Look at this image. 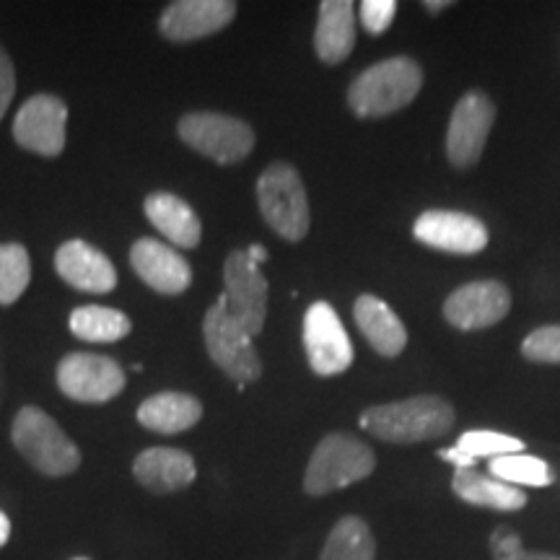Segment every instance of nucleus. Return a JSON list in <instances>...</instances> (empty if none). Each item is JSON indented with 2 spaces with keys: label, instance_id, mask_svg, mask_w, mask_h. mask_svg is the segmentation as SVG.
Returning a JSON list of instances; mask_svg holds the SVG:
<instances>
[{
  "label": "nucleus",
  "instance_id": "7ed1b4c3",
  "mask_svg": "<svg viewBox=\"0 0 560 560\" xmlns=\"http://www.w3.org/2000/svg\"><path fill=\"white\" fill-rule=\"evenodd\" d=\"M423 86V70L416 60L387 58L350 83L348 104L359 117H387L405 109Z\"/></svg>",
  "mask_w": 560,
  "mask_h": 560
},
{
  "label": "nucleus",
  "instance_id": "2eb2a0df",
  "mask_svg": "<svg viewBox=\"0 0 560 560\" xmlns=\"http://www.w3.org/2000/svg\"><path fill=\"white\" fill-rule=\"evenodd\" d=\"M130 268L153 291L179 296L190 289L192 268L177 249L159 240H138L130 247Z\"/></svg>",
  "mask_w": 560,
  "mask_h": 560
},
{
  "label": "nucleus",
  "instance_id": "72a5a7b5",
  "mask_svg": "<svg viewBox=\"0 0 560 560\" xmlns=\"http://www.w3.org/2000/svg\"><path fill=\"white\" fill-rule=\"evenodd\" d=\"M247 255H249V260L257 265V268H262V265L270 260V257H268V249H265L262 244H249V247H247Z\"/></svg>",
  "mask_w": 560,
  "mask_h": 560
},
{
  "label": "nucleus",
  "instance_id": "5701e85b",
  "mask_svg": "<svg viewBox=\"0 0 560 560\" xmlns=\"http://www.w3.org/2000/svg\"><path fill=\"white\" fill-rule=\"evenodd\" d=\"M454 495L472 506L493 509V511H520L527 506V493L506 482L490 478L470 467V470H454L452 480Z\"/></svg>",
  "mask_w": 560,
  "mask_h": 560
},
{
  "label": "nucleus",
  "instance_id": "aec40b11",
  "mask_svg": "<svg viewBox=\"0 0 560 560\" xmlns=\"http://www.w3.org/2000/svg\"><path fill=\"white\" fill-rule=\"evenodd\" d=\"M353 317L361 335L369 340V346L384 355V359H395L408 346V330H405L400 317L382 299L363 293L355 301Z\"/></svg>",
  "mask_w": 560,
  "mask_h": 560
},
{
  "label": "nucleus",
  "instance_id": "b1692460",
  "mask_svg": "<svg viewBox=\"0 0 560 560\" xmlns=\"http://www.w3.org/2000/svg\"><path fill=\"white\" fill-rule=\"evenodd\" d=\"M319 560H376L374 532L361 516H342L327 535Z\"/></svg>",
  "mask_w": 560,
  "mask_h": 560
},
{
  "label": "nucleus",
  "instance_id": "a211bd4d",
  "mask_svg": "<svg viewBox=\"0 0 560 560\" xmlns=\"http://www.w3.org/2000/svg\"><path fill=\"white\" fill-rule=\"evenodd\" d=\"M55 270L68 285L83 293H109L117 285V270L109 257L83 240H70L55 252Z\"/></svg>",
  "mask_w": 560,
  "mask_h": 560
},
{
  "label": "nucleus",
  "instance_id": "bb28decb",
  "mask_svg": "<svg viewBox=\"0 0 560 560\" xmlns=\"http://www.w3.org/2000/svg\"><path fill=\"white\" fill-rule=\"evenodd\" d=\"M32 280V260L24 244H0V304L9 306L21 299Z\"/></svg>",
  "mask_w": 560,
  "mask_h": 560
},
{
  "label": "nucleus",
  "instance_id": "393cba45",
  "mask_svg": "<svg viewBox=\"0 0 560 560\" xmlns=\"http://www.w3.org/2000/svg\"><path fill=\"white\" fill-rule=\"evenodd\" d=\"M70 332L86 342H117L130 335V317L109 306H79L70 314Z\"/></svg>",
  "mask_w": 560,
  "mask_h": 560
},
{
  "label": "nucleus",
  "instance_id": "9d476101",
  "mask_svg": "<svg viewBox=\"0 0 560 560\" xmlns=\"http://www.w3.org/2000/svg\"><path fill=\"white\" fill-rule=\"evenodd\" d=\"M304 348L314 374L335 376L353 363V342L327 301H314L304 314Z\"/></svg>",
  "mask_w": 560,
  "mask_h": 560
},
{
  "label": "nucleus",
  "instance_id": "dca6fc26",
  "mask_svg": "<svg viewBox=\"0 0 560 560\" xmlns=\"http://www.w3.org/2000/svg\"><path fill=\"white\" fill-rule=\"evenodd\" d=\"M234 16L236 3L231 0H177L161 13L159 32L172 42H195L221 32Z\"/></svg>",
  "mask_w": 560,
  "mask_h": 560
},
{
  "label": "nucleus",
  "instance_id": "0eeeda50",
  "mask_svg": "<svg viewBox=\"0 0 560 560\" xmlns=\"http://www.w3.org/2000/svg\"><path fill=\"white\" fill-rule=\"evenodd\" d=\"M182 143L215 164H240L255 149V130L221 112H190L177 125Z\"/></svg>",
  "mask_w": 560,
  "mask_h": 560
},
{
  "label": "nucleus",
  "instance_id": "c756f323",
  "mask_svg": "<svg viewBox=\"0 0 560 560\" xmlns=\"http://www.w3.org/2000/svg\"><path fill=\"white\" fill-rule=\"evenodd\" d=\"M397 3L395 0H363L361 3V21L366 26L369 34L380 37L389 30V24L395 21Z\"/></svg>",
  "mask_w": 560,
  "mask_h": 560
},
{
  "label": "nucleus",
  "instance_id": "f257e3e1",
  "mask_svg": "<svg viewBox=\"0 0 560 560\" xmlns=\"http://www.w3.org/2000/svg\"><path fill=\"white\" fill-rule=\"evenodd\" d=\"M361 429L389 444H418L444 436L454 425V408L433 395L376 405L361 412Z\"/></svg>",
  "mask_w": 560,
  "mask_h": 560
},
{
  "label": "nucleus",
  "instance_id": "f8f14e48",
  "mask_svg": "<svg viewBox=\"0 0 560 560\" xmlns=\"http://www.w3.org/2000/svg\"><path fill=\"white\" fill-rule=\"evenodd\" d=\"M66 102L52 94H37L19 109L16 120H13V140L21 149L37 153V156H60L66 149Z\"/></svg>",
  "mask_w": 560,
  "mask_h": 560
},
{
  "label": "nucleus",
  "instance_id": "9b49d317",
  "mask_svg": "<svg viewBox=\"0 0 560 560\" xmlns=\"http://www.w3.org/2000/svg\"><path fill=\"white\" fill-rule=\"evenodd\" d=\"M495 120V107L482 91H467L452 112L446 132V156L457 170H470L478 164L486 149L490 128Z\"/></svg>",
  "mask_w": 560,
  "mask_h": 560
},
{
  "label": "nucleus",
  "instance_id": "4be33fe9",
  "mask_svg": "<svg viewBox=\"0 0 560 560\" xmlns=\"http://www.w3.org/2000/svg\"><path fill=\"white\" fill-rule=\"evenodd\" d=\"M355 45V11L350 0H325L319 5L314 50L327 66L342 62Z\"/></svg>",
  "mask_w": 560,
  "mask_h": 560
},
{
  "label": "nucleus",
  "instance_id": "412c9836",
  "mask_svg": "<svg viewBox=\"0 0 560 560\" xmlns=\"http://www.w3.org/2000/svg\"><path fill=\"white\" fill-rule=\"evenodd\" d=\"M136 418L143 429L174 436V433L190 431L200 423L202 405L198 397L187 395V392H159L140 402Z\"/></svg>",
  "mask_w": 560,
  "mask_h": 560
},
{
  "label": "nucleus",
  "instance_id": "e433bc0d",
  "mask_svg": "<svg viewBox=\"0 0 560 560\" xmlns=\"http://www.w3.org/2000/svg\"><path fill=\"white\" fill-rule=\"evenodd\" d=\"M446 5H450L446 0H429V3H425V9H429L431 13H439L441 9H446Z\"/></svg>",
  "mask_w": 560,
  "mask_h": 560
},
{
  "label": "nucleus",
  "instance_id": "4c0bfd02",
  "mask_svg": "<svg viewBox=\"0 0 560 560\" xmlns=\"http://www.w3.org/2000/svg\"><path fill=\"white\" fill-rule=\"evenodd\" d=\"M70 560H91V558H86V556H75V558H70Z\"/></svg>",
  "mask_w": 560,
  "mask_h": 560
},
{
  "label": "nucleus",
  "instance_id": "473e14b6",
  "mask_svg": "<svg viewBox=\"0 0 560 560\" xmlns=\"http://www.w3.org/2000/svg\"><path fill=\"white\" fill-rule=\"evenodd\" d=\"M439 457L446 459V462H452V465L457 467V470H470V467H475V459L467 457V454L462 452V450H457V446H450V450H441Z\"/></svg>",
  "mask_w": 560,
  "mask_h": 560
},
{
  "label": "nucleus",
  "instance_id": "6ab92c4d",
  "mask_svg": "<svg viewBox=\"0 0 560 560\" xmlns=\"http://www.w3.org/2000/svg\"><path fill=\"white\" fill-rule=\"evenodd\" d=\"M145 215L151 226L159 231L164 240L185 249H195L202 240V223L187 200L172 192H151L143 202Z\"/></svg>",
  "mask_w": 560,
  "mask_h": 560
},
{
  "label": "nucleus",
  "instance_id": "6e6552de",
  "mask_svg": "<svg viewBox=\"0 0 560 560\" xmlns=\"http://www.w3.org/2000/svg\"><path fill=\"white\" fill-rule=\"evenodd\" d=\"M268 278L249 260L247 249H234L223 262V304L231 317L247 330L252 338L262 332L268 319Z\"/></svg>",
  "mask_w": 560,
  "mask_h": 560
},
{
  "label": "nucleus",
  "instance_id": "39448f33",
  "mask_svg": "<svg viewBox=\"0 0 560 560\" xmlns=\"http://www.w3.org/2000/svg\"><path fill=\"white\" fill-rule=\"evenodd\" d=\"M257 202L268 226L280 240L301 242L310 234V198L304 182L291 164H270L257 179Z\"/></svg>",
  "mask_w": 560,
  "mask_h": 560
},
{
  "label": "nucleus",
  "instance_id": "423d86ee",
  "mask_svg": "<svg viewBox=\"0 0 560 560\" xmlns=\"http://www.w3.org/2000/svg\"><path fill=\"white\" fill-rule=\"evenodd\" d=\"M202 335H206L208 355L213 359L229 380L240 384V389L257 382L262 376V361L257 353L252 335L231 317L223 299L215 301L202 319Z\"/></svg>",
  "mask_w": 560,
  "mask_h": 560
},
{
  "label": "nucleus",
  "instance_id": "4468645a",
  "mask_svg": "<svg viewBox=\"0 0 560 560\" xmlns=\"http://www.w3.org/2000/svg\"><path fill=\"white\" fill-rule=\"evenodd\" d=\"M511 310V293L499 280H475L459 285L444 301V317L457 330H486L499 325Z\"/></svg>",
  "mask_w": 560,
  "mask_h": 560
},
{
  "label": "nucleus",
  "instance_id": "f3484780",
  "mask_svg": "<svg viewBox=\"0 0 560 560\" xmlns=\"http://www.w3.org/2000/svg\"><path fill=\"white\" fill-rule=\"evenodd\" d=\"M132 478L149 493L166 495L190 488L198 478V465L192 454L174 446H151L132 459Z\"/></svg>",
  "mask_w": 560,
  "mask_h": 560
},
{
  "label": "nucleus",
  "instance_id": "7c9ffc66",
  "mask_svg": "<svg viewBox=\"0 0 560 560\" xmlns=\"http://www.w3.org/2000/svg\"><path fill=\"white\" fill-rule=\"evenodd\" d=\"M13 94H16V70H13V62L3 47H0V120L11 107Z\"/></svg>",
  "mask_w": 560,
  "mask_h": 560
},
{
  "label": "nucleus",
  "instance_id": "1a4fd4ad",
  "mask_svg": "<svg viewBox=\"0 0 560 560\" xmlns=\"http://www.w3.org/2000/svg\"><path fill=\"white\" fill-rule=\"evenodd\" d=\"M58 387L68 400L102 405L125 389V371L109 355L68 353L58 363Z\"/></svg>",
  "mask_w": 560,
  "mask_h": 560
},
{
  "label": "nucleus",
  "instance_id": "a878e982",
  "mask_svg": "<svg viewBox=\"0 0 560 560\" xmlns=\"http://www.w3.org/2000/svg\"><path fill=\"white\" fill-rule=\"evenodd\" d=\"M490 478L506 482V486H532V488H548L556 482L550 465L540 457H529V454H506V457L490 459L488 465Z\"/></svg>",
  "mask_w": 560,
  "mask_h": 560
},
{
  "label": "nucleus",
  "instance_id": "2f4dec72",
  "mask_svg": "<svg viewBox=\"0 0 560 560\" xmlns=\"http://www.w3.org/2000/svg\"><path fill=\"white\" fill-rule=\"evenodd\" d=\"M490 552H493L495 560H506L516 552H522V537L516 535L514 529L499 527L490 535Z\"/></svg>",
  "mask_w": 560,
  "mask_h": 560
},
{
  "label": "nucleus",
  "instance_id": "c9c22d12",
  "mask_svg": "<svg viewBox=\"0 0 560 560\" xmlns=\"http://www.w3.org/2000/svg\"><path fill=\"white\" fill-rule=\"evenodd\" d=\"M9 537H11V520L3 514V511H0V548L9 542Z\"/></svg>",
  "mask_w": 560,
  "mask_h": 560
},
{
  "label": "nucleus",
  "instance_id": "ddd939ff",
  "mask_svg": "<svg viewBox=\"0 0 560 560\" xmlns=\"http://www.w3.org/2000/svg\"><path fill=\"white\" fill-rule=\"evenodd\" d=\"M412 234L420 244L450 255H478L488 247V229L480 219L459 210H425Z\"/></svg>",
  "mask_w": 560,
  "mask_h": 560
},
{
  "label": "nucleus",
  "instance_id": "20e7f679",
  "mask_svg": "<svg viewBox=\"0 0 560 560\" xmlns=\"http://www.w3.org/2000/svg\"><path fill=\"white\" fill-rule=\"evenodd\" d=\"M376 467L374 450L348 433H330L317 444L304 472V490L314 499L366 480Z\"/></svg>",
  "mask_w": 560,
  "mask_h": 560
},
{
  "label": "nucleus",
  "instance_id": "cd10ccee",
  "mask_svg": "<svg viewBox=\"0 0 560 560\" xmlns=\"http://www.w3.org/2000/svg\"><path fill=\"white\" fill-rule=\"evenodd\" d=\"M457 450L465 452L467 457H472L475 462L480 457L495 459V457H506V454H522L524 441L506 436V433H499V431H467L459 436Z\"/></svg>",
  "mask_w": 560,
  "mask_h": 560
},
{
  "label": "nucleus",
  "instance_id": "f03ea898",
  "mask_svg": "<svg viewBox=\"0 0 560 560\" xmlns=\"http://www.w3.org/2000/svg\"><path fill=\"white\" fill-rule=\"evenodd\" d=\"M11 441L16 452L39 475L66 478L81 467V450L45 410L26 405L16 412L11 425Z\"/></svg>",
  "mask_w": 560,
  "mask_h": 560
},
{
  "label": "nucleus",
  "instance_id": "f704fd0d",
  "mask_svg": "<svg viewBox=\"0 0 560 560\" xmlns=\"http://www.w3.org/2000/svg\"><path fill=\"white\" fill-rule=\"evenodd\" d=\"M506 560H560V556H552V552H516Z\"/></svg>",
  "mask_w": 560,
  "mask_h": 560
},
{
  "label": "nucleus",
  "instance_id": "c85d7f7f",
  "mask_svg": "<svg viewBox=\"0 0 560 560\" xmlns=\"http://www.w3.org/2000/svg\"><path fill=\"white\" fill-rule=\"evenodd\" d=\"M522 355L535 363H560V325L540 327L522 342Z\"/></svg>",
  "mask_w": 560,
  "mask_h": 560
}]
</instances>
